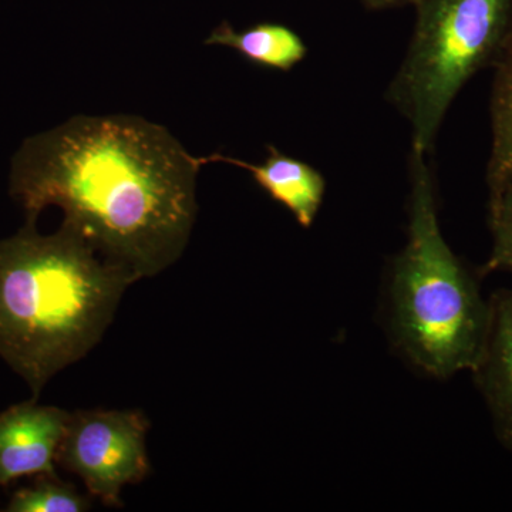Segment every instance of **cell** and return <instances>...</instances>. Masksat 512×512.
<instances>
[{"instance_id":"obj_4","label":"cell","mask_w":512,"mask_h":512,"mask_svg":"<svg viewBox=\"0 0 512 512\" xmlns=\"http://www.w3.org/2000/svg\"><path fill=\"white\" fill-rule=\"evenodd\" d=\"M416 25L387 100L410 127L413 150L430 154L468 80L503 53L512 0H417Z\"/></svg>"},{"instance_id":"obj_2","label":"cell","mask_w":512,"mask_h":512,"mask_svg":"<svg viewBox=\"0 0 512 512\" xmlns=\"http://www.w3.org/2000/svg\"><path fill=\"white\" fill-rule=\"evenodd\" d=\"M134 282L66 224L52 235L26 224L0 241V356L35 399L99 345Z\"/></svg>"},{"instance_id":"obj_11","label":"cell","mask_w":512,"mask_h":512,"mask_svg":"<svg viewBox=\"0 0 512 512\" xmlns=\"http://www.w3.org/2000/svg\"><path fill=\"white\" fill-rule=\"evenodd\" d=\"M92 501L59 477L42 474L32 487L13 494L5 511L9 512H84Z\"/></svg>"},{"instance_id":"obj_8","label":"cell","mask_w":512,"mask_h":512,"mask_svg":"<svg viewBox=\"0 0 512 512\" xmlns=\"http://www.w3.org/2000/svg\"><path fill=\"white\" fill-rule=\"evenodd\" d=\"M202 163H225L248 170L259 185L276 202L291 211L293 218L303 228H311L326 192V180L311 164L282 153L274 146L268 147L264 163L251 164L247 161L212 154L201 157Z\"/></svg>"},{"instance_id":"obj_5","label":"cell","mask_w":512,"mask_h":512,"mask_svg":"<svg viewBox=\"0 0 512 512\" xmlns=\"http://www.w3.org/2000/svg\"><path fill=\"white\" fill-rule=\"evenodd\" d=\"M148 429L150 421L140 410H77L70 413L56 461L76 474L92 497L123 507L121 490L151 473Z\"/></svg>"},{"instance_id":"obj_3","label":"cell","mask_w":512,"mask_h":512,"mask_svg":"<svg viewBox=\"0 0 512 512\" xmlns=\"http://www.w3.org/2000/svg\"><path fill=\"white\" fill-rule=\"evenodd\" d=\"M409 183L406 244L387 278V332L414 369L448 379L476 366L490 302L441 232L429 154L410 150Z\"/></svg>"},{"instance_id":"obj_12","label":"cell","mask_w":512,"mask_h":512,"mask_svg":"<svg viewBox=\"0 0 512 512\" xmlns=\"http://www.w3.org/2000/svg\"><path fill=\"white\" fill-rule=\"evenodd\" d=\"M488 191L493 248L483 271L484 274L497 271L512 274V183Z\"/></svg>"},{"instance_id":"obj_7","label":"cell","mask_w":512,"mask_h":512,"mask_svg":"<svg viewBox=\"0 0 512 512\" xmlns=\"http://www.w3.org/2000/svg\"><path fill=\"white\" fill-rule=\"evenodd\" d=\"M481 355L471 373L483 394L498 440L512 451V289L490 298Z\"/></svg>"},{"instance_id":"obj_6","label":"cell","mask_w":512,"mask_h":512,"mask_svg":"<svg viewBox=\"0 0 512 512\" xmlns=\"http://www.w3.org/2000/svg\"><path fill=\"white\" fill-rule=\"evenodd\" d=\"M69 417L66 410L33 400L0 414V485L22 477L56 476L57 451Z\"/></svg>"},{"instance_id":"obj_13","label":"cell","mask_w":512,"mask_h":512,"mask_svg":"<svg viewBox=\"0 0 512 512\" xmlns=\"http://www.w3.org/2000/svg\"><path fill=\"white\" fill-rule=\"evenodd\" d=\"M417 0H362L367 9L384 10L416 5Z\"/></svg>"},{"instance_id":"obj_9","label":"cell","mask_w":512,"mask_h":512,"mask_svg":"<svg viewBox=\"0 0 512 512\" xmlns=\"http://www.w3.org/2000/svg\"><path fill=\"white\" fill-rule=\"evenodd\" d=\"M207 46H224L235 50L248 62L268 69L289 72L305 59L308 46L302 37L279 23H258L251 28L237 30L229 22H222L205 39Z\"/></svg>"},{"instance_id":"obj_1","label":"cell","mask_w":512,"mask_h":512,"mask_svg":"<svg viewBox=\"0 0 512 512\" xmlns=\"http://www.w3.org/2000/svg\"><path fill=\"white\" fill-rule=\"evenodd\" d=\"M201 157L138 116H74L28 138L10 167V195L36 224L49 207L111 265L154 278L190 244Z\"/></svg>"},{"instance_id":"obj_10","label":"cell","mask_w":512,"mask_h":512,"mask_svg":"<svg viewBox=\"0 0 512 512\" xmlns=\"http://www.w3.org/2000/svg\"><path fill=\"white\" fill-rule=\"evenodd\" d=\"M491 93V153L488 190L512 183V35L495 62Z\"/></svg>"}]
</instances>
